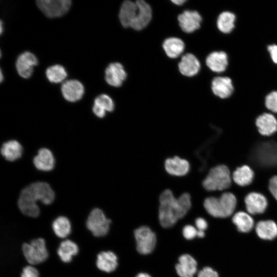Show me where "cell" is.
<instances>
[{"label": "cell", "mask_w": 277, "mask_h": 277, "mask_svg": "<svg viewBox=\"0 0 277 277\" xmlns=\"http://www.w3.org/2000/svg\"><path fill=\"white\" fill-rule=\"evenodd\" d=\"M134 234L137 251L142 254L150 253L156 244L155 233L147 226H143L136 229Z\"/></svg>", "instance_id": "7"}, {"label": "cell", "mask_w": 277, "mask_h": 277, "mask_svg": "<svg viewBox=\"0 0 277 277\" xmlns=\"http://www.w3.org/2000/svg\"><path fill=\"white\" fill-rule=\"evenodd\" d=\"M179 25L186 33H192L201 27L202 18L195 10H185L177 16Z\"/></svg>", "instance_id": "9"}, {"label": "cell", "mask_w": 277, "mask_h": 277, "mask_svg": "<svg viewBox=\"0 0 277 277\" xmlns=\"http://www.w3.org/2000/svg\"><path fill=\"white\" fill-rule=\"evenodd\" d=\"M268 189L272 196L277 201V175H274L270 179Z\"/></svg>", "instance_id": "38"}, {"label": "cell", "mask_w": 277, "mask_h": 277, "mask_svg": "<svg viewBox=\"0 0 277 277\" xmlns=\"http://www.w3.org/2000/svg\"><path fill=\"white\" fill-rule=\"evenodd\" d=\"M78 247L73 241L66 240L62 241L57 249V253L61 260L64 263H69L72 257L77 254Z\"/></svg>", "instance_id": "30"}, {"label": "cell", "mask_w": 277, "mask_h": 277, "mask_svg": "<svg viewBox=\"0 0 277 277\" xmlns=\"http://www.w3.org/2000/svg\"><path fill=\"white\" fill-rule=\"evenodd\" d=\"M38 61L35 55L26 51L21 54L16 61V69L18 74L24 78H29L33 71V67L37 65Z\"/></svg>", "instance_id": "13"}, {"label": "cell", "mask_w": 277, "mask_h": 277, "mask_svg": "<svg viewBox=\"0 0 277 277\" xmlns=\"http://www.w3.org/2000/svg\"><path fill=\"white\" fill-rule=\"evenodd\" d=\"M86 224L87 229L93 236L102 237L108 233L111 220L106 217L101 209L94 208L89 213Z\"/></svg>", "instance_id": "5"}, {"label": "cell", "mask_w": 277, "mask_h": 277, "mask_svg": "<svg viewBox=\"0 0 277 277\" xmlns=\"http://www.w3.org/2000/svg\"><path fill=\"white\" fill-rule=\"evenodd\" d=\"M259 133L264 136H270L277 132V118L270 112H264L255 120Z\"/></svg>", "instance_id": "14"}, {"label": "cell", "mask_w": 277, "mask_h": 277, "mask_svg": "<svg viewBox=\"0 0 277 277\" xmlns=\"http://www.w3.org/2000/svg\"><path fill=\"white\" fill-rule=\"evenodd\" d=\"M96 265L101 271L109 273L114 271L117 266V258L111 251H102L97 255Z\"/></svg>", "instance_id": "23"}, {"label": "cell", "mask_w": 277, "mask_h": 277, "mask_svg": "<svg viewBox=\"0 0 277 277\" xmlns=\"http://www.w3.org/2000/svg\"><path fill=\"white\" fill-rule=\"evenodd\" d=\"M136 277H151L148 274L145 273H140L138 274Z\"/></svg>", "instance_id": "44"}, {"label": "cell", "mask_w": 277, "mask_h": 277, "mask_svg": "<svg viewBox=\"0 0 277 277\" xmlns=\"http://www.w3.org/2000/svg\"><path fill=\"white\" fill-rule=\"evenodd\" d=\"M61 92L66 100L70 102H75L82 98L84 93V87L80 81L70 80L63 83Z\"/></svg>", "instance_id": "16"}, {"label": "cell", "mask_w": 277, "mask_h": 277, "mask_svg": "<svg viewBox=\"0 0 277 277\" xmlns=\"http://www.w3.org/2000/svg\"><path fill=\"white\" fill-rule=\"evenodd\" d=\"M198 230L193 226L188 225L185 226L183 229V234L184 238L187 240H191L197 236Z\"/></svg>", "instance_id": "36"}, {"label": "cell", "mask_w": 277, "mask_h": 277, "mask_svg": "<svg viewBox=\"0 0 277 277\" xmlns=\"http://www.w3.org/2000/svg\"><path fill=\"white\" fill-rule=\"evenodd\" d=\"M0 26H1V34H2L3 32V22L2 21H1Z\"/></svg>", "instance_id": "45"}, {"label": "cell", "mask_w": 277, "mask_h": 277, "mask_svg": "<svg viewBox=\"0 0 277 277\" xmlns=\"http://www.w3.org/2000/svg\"><path fill=\"white\" fill-rule=\"evenodd\" d=\"M257 235L264 240H272L277 236V224L270 220L260 221L256 225Z\"/></svg>", "instance_id": "27"}, {"label": "cell", "mask_w": 277, "mask_h": 277, "mask_svg": "<svg viewBox=\"0 0 277 277\" xmlns=\"http://www.w3.org/2000/svg\"><path fill=\"white\" fill-rule=\"evenodd\" d=\"M159 201V218L161 225L164 228L173 226L186 214L191 206L189 193H184L175 198L169 189L162 192Z\"/></svg>", "instance_id": "1"}, {"label": "cell", "mask_w": 277, "mask_h": 277, "mask_svg": "<svg viewBox=\"0 0 277 277\" xmlns=\"http://www.w3.org/2000/svg\"><path fill=\"white\" fill-rule=\"evenodd\" d=\"M164 166L168 173L176 176L185 175L190 169L189 162L177 156L166 159Z\"/></svg>", "instance_id": "18"}, {"label": "cell", "mask_w": 277, "mask_h": 277, "mask_svg": "<svg viewBox=\"0 0 277 277\" xmlns=\"http://www.w3.org/2000/svg\"><path fill=\"white\" fill-rule=\"evenodd\" d=\"M137 12L136 2L126 0L123 2L119 11L118 18L124 28H130Z\"/></svg>", "instance_id": "20"}, {"label": "cell", "mask_w": 277, "mask_h": 277, "mask_svg": "<svg viewBox=\"0 0 277 277\" xmlns=\"http://www.w3.org/2000/svg\"><path fill=\"white\" fill-rule=\"evenodd\" d=\"M137 12L130 28L140 31L146 28L151 21L152 10L150 5L144 0H137Z\"/></svg>", "instance_id": "11"}, {"label": "cell", "mask_w": 277, "mask_h": 277, "mask_svg": "<svg viewBox=\"0 0 277 277\" xmlns=\"http://www.w3.org/2000/svg\"><path fill=\"white\" fill-rule=\"evenodd\" d=\"M232 221L238 230L242 232L250 231L254 226L252 217L245 211H235L233 214Z\"/></svg>", "instance_id": "28"}, {"label": "cell", "mask_w": 277, "mask_h": 277, "mask_svg": "<svg viewBox=\"0 0 277 277\" xmlns=\"http://www.w3.org/2000/svg\"><path fill=\"white\" fill-rule=\"evenodd\" d=\"M235 16L233 13L229 11L222 12L217 19V27L222 32H230L234 27Z\"/></svg>", "instance_id": "32"}, {"label": "cell", "mask_w": 277, "mask_h": 277, "mask_svg": "<svg viewBox=\"0 0 277 277\" xmlns=\"http://www.w3.org/2000/svg\"><path fill=\"white\" fill-rule=\"evenodd\" d=\"M94 105H96L105 112H112L115 107L112 99L106 94H102L97 96L94 99Z\"/></svg>", "instance_id": "34"}, {"label": "cell", "mask_w": 277, "mask_h": 277, "mask_svg": "<svg viewBox=\"0 0 277 277\" xmlns=\"http://www.w3.org/2000/svg\"><path fill=\"white\" fill-rule=\"evenodd\" d=\"M195 225L199 231H204L208 224L206 221L202 217H198L195 220Z\"/></svg>", "instance_id": "40"}, {"label": "cell", "mask_w": 277, "mask_h": 277, "mask_svg": "<svg viewBox=\"0 0 277 277\" xmlns=\"http://www.w3.org/2000/svg\"><path fill=\"white\" fill-rule=\"evenodd\" d=\"M207 67L215 72H222L225 70L228 65V56L223 51H214L206 58Z\"/></svg>", "instance_id": "24"}, {"label": "cell", "mask_w": 277, "mask_h": 277, "mask_svg": "<svg viewBox=\"0 0 277 277\" xmlns=\"http://www.w3.org/2000/svg\"><path fill=\"white\" fill-rule=\"evenodd\" d=\"M127 76V73L121 63H111L105 71V79L109 85L119 87L121 86Z\"/></svg>", "instance_id": "12"}, {"label": "cell", "mask_w": 277, "mask_h": 277, "mask_svg": "<svg viewBox=\"0 0 277 277\" xmlns=\"http://www.w3.org/2000/svg\"><path fill=\"white\" fill-rule=\"evenodd\" d=\"M233 183L232 173L229 168L220 165L211 168L202 180L204 189L208 192L226 191Z\"/></svg>", "instance_id": "3"}, {"label": "cell", "mask_w": 277, "mask_h": 277, "mask_svg": "<svg viewBox=\"0 0 277 277\" xmlns=\"http://www.w3.org/2000/svg\"><path fill=\"white\" fill-rule=\"evenodd\" d=\"M197 263L190 255L185 254L179 259L175 266L177 274L180 277H193L196 272Z\"/></svg>", "instance_id": "21"}, {"label": "cell", "mask_w": 277, "mask_h": 277, "mask_svg": "<svg viewBox=\"0 0 277 277\" xmlns=\"http://www.w3.org/2000/svg\"><path fill=\"white\" fill-rule=\"evenodd\" d=\"M246 211L250 215L262 214L266 212L268 202L266 197L263 194L251 192L244 199Z\"/></svg>", "instance_id": "8"}, {"label": "cell", "mask_w": 277, "mask_h": 277, "mask_svg": "<svg viewBox=\"0 0 277 277\" xmlns=\"http://www.w3.org/2000/svg\"><path fill=\"white\" fill-rule=\"evenodd\" d=\"M264 105L269 112L277 114V91H272L266 96Z\"/></svg>", "instance_id": "35"}, {"label": "cell", "mask_w": 277, "mask_h": 277, "mask_svg": "<svg viewBox=\"0 0 277 277\" xmlns=\"http://www.w3.org/2000/svg\"><path fill=\"white\" fill-rule=\"evenodd\" d=\"M20 277H39V273L34 267L28 265L23 268Z\"/></svg>", "instance_id": "37"}, {"label": "cell", "mask_w": 277, "mask_h": 277, "mask_svg": "<svg viewBox=\"0 0 277 277\" xmlns=\"http://www.w3.org/2000/svg\"><path fill=\"white\" fill-rule=\"evenodd\" d=\"M92 111L94 114L100 118H103L106 115L105 111L95 105L93 106Z\"/></svg>", "instance_id": "42"}, {"label": "cell", "mask_w": 277, "mask_h": 277, "mask_svg": "<svg viewBox=\"0 0 277 277\" xmlns=\"http://www.w3.org/2000/svg\"><path fill=\"white\" fill-rule=\"evenodd\" d=\"M238 201L231 192H223L219 196L206 197L203 206L207 212L217 218H226L233 214L236 209Z\"/></svg>", "instance_id": "2"}, {"label": "cell", "mask_w": 277, "mask_h": 277, "mask_svg": "<svg viewBox=\"0 0 277 277\" xmlns=\"http://www.w3.org/2000/svg\"><path fill=\"white\" fill-rule=\"evenodd\" d=\"M211 90L215 95L221 98L229 97L233 91L232 81L228 77H216L211 82Z\"/></svg>", "instance_id": "19"}, {"label": "cell", "mask_w": 277, "mask_h": 277, "mask_svg": "<svg viewBox=\"0 0 277 277\" xmlns=\"http://www.w3.org/2000/svg\"><path fill=\"white\" fill-rule=\"evenodd\" d=\"M1 82H2L3 80V73H2V70H1Z\"/></svg>", "instance_id": "46"}, {"label": "cell", "mask_w": 277, "mask_h": 277, "mask_svg": "<svg viewBox=\"0 0 277 277\" xmlns=\"http://www.w3.org/2000/svg\"><path fill=\"white\" fill-rule=\"evenodd\" d=\"M162 47L168 57L171 58H175L183 52L185 45L183 41L181 38L170 37L164 40Z\"/></svg>", "instance_id": "26"}, {"label": "cell", "mask_w": 277, "mask_h": 277, "mask_svg": "<svg viewBox=\"0 0 277 277\" xmlns=\"http://www.w3.org/2000/svg\"><path fill=\"white\" fill-rule=\"evenodd\" d=\"M52 228L54 234L57 237L64 239L70 233L71 226L69 220L67 217L60 216L52 222Z\"/></svg>", "instance_id": "31"}, {"label": "cell", "mask_w": 277, "mask_h": 277, "mask_svg": "<svg viewBox=\"0 0 277 277\" xmlns=\"http://www.w3.org/2000/svg\"><path fill=\"white\" fill-rule=\"evenodd\" d=\"M173 4L177 6H181L185 3L187 1L185 0H174L171 1Z\"/></svg>", "instance_id": "43"}, {"label": "cell", "mask_w": 277, "mask_h": 277, "mask_svg": "<svg viewBox=\"0 0 277 277\" xmlns=\"http://www.w3.org/2000/svg\"><path fill=\"white\" fill-rule=\"evenodd\" d=\"M2 155L9 161H14L22 156L23 148L16 140H10L4 143L1 149Z\"/></svg>", "instance_id": "29"}, {"label": "cell", "mask_w": 277, "mask_h": 277, "mask_svg": "<svg viewBox=\"0 0 277 277\" xmlns=\"http://www.w3.org/2000/svg\"><path fill=\"white\" fill-rule=\"evenodd\" d=\"M22 250L26 261L32 265L44 262L49 255L45 241L42 238L33 240L29 243H24Z\"/></svg>", "instance_id": "4"}, {"label": "cell", "mask_w": 277, "mask_h": 277, "mask_svg": "<svg viewBox=\"0 0 277 277\" xmlns=\"http://www.w3.org/2000/svg\"><path fill=\"white\" fill-rule=\"evenodd\" d=\"M33 164L38 170L49 171L54 166V159L51 151L47 148H41L33 159Z\"/></svg>", "instance_id": "25"}, {"label": "cell", "mask_w": 277, "mask_h": 277, "mask_svg": "<svg viewBox=\"0 0 277 277\" xmlns=\"http://www.w3.org/2000/svg\"><path fill=\"white\" fill-rule=\"evenodd\" d=\"M36 5L48 17H61L69 10L72 2L70 0H38Z\"/></svg>", "instance_id": "6"}, {"label": "cell", "mask_w": 277, "mask_h": 277, "mask_svg": "<svg viewBox=\"0 0 277 277\" xmlns=\"http://www.w3.org/2000/svg\"><path fill=\"white\" fill-rule=\"evenodd\" d=\"M254 178V172L248 165H244L238 167L232 173L233 182L240 187L250 185Z\"/></svg>", "instance_id": "22"}, {"label": "cell", "mask_w": 277, "mask_h": 277, "mask_svg": "<svg viewBox=\"0 0 277 277\" xmlns=\"http://www.w3.org/2000/svg\"><path fill=\"white\" fill-rule=\"evenodd\" d=\"M46 75L51 83H58L63 82L66 78L67 73L63 66L54 65L47 69Z\"/></svg>", "instance_id": "33"}, {"label": "cell", "mask_w": 277, "mask_h": 277, "mask_svg": "<svg viewBox=\"0 0 277 277\" xmlns=\"http://www.w3.org/2000/svg\"><path fill=\"white\" fill-rule=\"evenodd\" d=\"M178 69L183 75L192 77L197 74L199 72L201 69V64L194 54L187 53L182 56L178 64Z\"/></svg>", "instance_id": "17"}, {"label": "cell", "mask_w": 277, "mask_h": 277, "mask_svg": "<svg viewBox=\"0 0 277 277\" xmlns=\"http://www.w3.org/2000/svg\"><path fill=\"white\" fill-rule=\"evenodd\" d=\"M26 188L36 201H40L44 204H50L54 199V193L47 183L35 182Z\"/></svg>", "instance_id": "10"}, {"label": "cell", "mask_w": 277, "mask_h": 277, "mask_svg": "<svg viewBox=\"0 0 277 277\" xmlns=\"http://www.w3.org/2000/svg\"><path fill=\"white\" fill-rule=\"evenodd\" d=\"M197 277H219V275L211 267H206L199 272Z\"/></svg>", "instance_id": "39"}, {"label": "cell", "mask_w": 277, "mask_h": 277, "mask_svg": "<svg viewBox=\"0 0 277 277\" xmlns=\"http://www.w3.org/2000/svg\"><path fill=\"white\" fill-rule=\"evenodd\" d=\"M36 201L31 195L25 188L21 192L18 200V207L24 215L32 217H37L40 213Z\"/></svg>", "instance_id": "15"}, {"label": "cell", "mask_w": 277, "mask_h": 277, "mask_svg": "<svg viewBox=\"0 0 277 277\" xmlns=\"http://www.w3.org/2000/svg\"><path fill=\"white\" fill-rule=\"evenodd\" d=\"M267 49L270 53L272 60L274 63L277 64V45H269L268 46Z\"/></svg>", "instance_id": "41"}]
</instances>
